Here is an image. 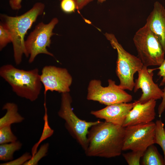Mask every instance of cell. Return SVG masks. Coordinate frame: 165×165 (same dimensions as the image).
Listing matches in <instances>:
<instances>
[{
  "mask_svg": "<svg viewBox=\"0 0 165 165\" xmlns=\"http://www.w3.org/2000/svg\"><path fill=\"white\" fill-rule=\"evenodd\" d=\"M125 127L109 122H100L89 129L84 150L89 157L106 158L120 156L123 151Z\"/></svg>",
  "mask_w": 165,
  "mask_h": 165,
  "instance_id": "obj_1",
  "label": "cell"
},
{
  "mask_svg": "<svg viewBox=\"0 0 165 165\" xmlns=\"http://www.w3.org/2000/svg\"><path fill=\"white\" fill-rule=\"evenodd\" d=\"M45 8L44 4L38 2L31 9L20 16H13L1 14L2 22L12 35L14 58L17 65L21 63L23 54L27 57L25 47V36L38 16L43 13Z\"/></svg>",
  "mask_w": 165,
  "mask_h": 165,
  "instance_id": "obj_2",
  "label": "cell"
},
{
  "mask_svg": "<svg viewBox=\"0 0 165 165\" xmlns=\"http://www.w3.org/2000/svg\"><path fill=\"white\" fill-rule=\"evenodd\" d=\"M0 76L19 97L31 101L38 98L42 86L38 68L27 71L7 64L1 67Z\"/></svg>",
  "mask_w": 165,
  "mask_h": 165,
  "instance_id": "obj_3",
  "label": "cell"
},
{
  "mask_svg": "<svg viewBox=\"0 0 165 165\" xmlns=\"http://www.w3.org/2000/svg\"><path fill=\"white\" fill-rule=\"evenodd\" d=\"M105 35L117 51L116 72L120 81L119 85L124 90L132 91L134 86V75L142 68L143 64L138 57L123 48L113 34L106 33Z\"/></svg>",
  "mask_w": 165,
  "mask_h": 165,
  "instance_id": "obj_4",
  "label": "cell"
},
{
  "mask_svg": "<svg viewBox=\"0 0 165 165\" xmlns=\"http://www.w3.org/2000/svg\"><path fill=\"white\" fill-rule=\"evenodd\" d=\"M133 40L138 57L144 65L160 66L165 60L161 44L146 24L137 31Z\"/></svg>",
  "mask_w": 165,
  "mask_h": 165,
  "instance_id": "obj_5",
  "label": "cell"
},
{
  "mask_svg": "<svg viewBox=\"0 0 165 165\" xmlns=\"http://www.w3.org/2000/svg\"><path fill=\"white\" fill-rule=\"evenodd\" d=\"M72 97L69 93H62L58 116L65 121V126L72 136L84 150L87 143L88 130L100 121L88 122L79 118L74 113L71 106Z\"/></svg>",
  "mask_w": 165,
  "mask_h": 165,
  "instance_id": "obj_6",
  "label": "cell"
},
{
  "mask_svg": "<svg viewBox=\"0 0 165 165\" xmlns=\"http://www.w3.org/2000/svg\"><path fill=\"white\" fill-rule=\"evenodd\" d=\"M58 22V19L57 18H53L48 24L41 22L30 33L25 41L27 57H29V63H32L37 55L40 54L54 57L52 53L48 51L47 47H50L51 38L55 34L53 30Z\"/></svg>",
  "mask_w": 165,
  "mask_h": 165,
  "instance_id": "obj_7",
  "label": "cell"
},
{
  "mask_svg": "<svg viewBox=\"0 0 165 165\" xmlns=\"http://www.w3.org/2000/svg\"><path fill=\"white\" fill-rule=\"evenodd\" d=\"M108 82V86L103 87L100 80H91L88 88L87 99L97 101L106 105L128 103L132 100V96L116 84L115 81L109 79Z\"/></svg>",
  "mask_w": 165,
  "mask_h": 165,
  "instance_id": "obj_8",
  "label": "cell"
},
{
  "mask_svg": "<svg viewBox=\"0 0 165 165\" xmlns=\"http://www.w3.org/2000/svg\"><path fill=\"white\" fill-rule=\"evenodd\" d=\"M156 125L152 121L125 127L123 151L145 152L155 144Z\"/></svg>",
  "mask_w": 165,
  "mask_h": 165,
  "instance_id": "obj_9",
  "label": "cell"
},
{
  "mask_svg": "<svg viewBox=\"0 0 165 165\" xmlns=\"http://www.w3.org/2000/svg\"><path fill=\"white\" fill-rule=\"evenodd\" d=\"M41 82L44 87V96L48 91L60 93H69L72 79L65 68L53 65H46L40 75Z\"/></svg>",
  "mask_w": 165,
  "mask_h": 165,
  "instance_id": "obj_10",
  "label": "cell"
},
{
  "mask_svg": "<svg viewBox=\"0 0 165 165\" xmlns=\"http://www.w3.org/2000/svg\"><path fill=\"white\" fill-rule=\"evenodd\" d=\"M144 65L138 72V78L135 80L134 88L135 93L139 89H141L142 93L138 100L139 102L143 103L154 99L157 100L162 98L163 90L153 80L154 69H149Z\"/></svg>",
  "mask_w": 165,
  "mask_h": 165,
  "instance_id": "obj_11",
  "label": "cell"
},
{
  "mask_svg": "<svg viewBox=\"0 0 165 165\" xmlns=\"http://www.w3.org/2000/svg\"><path fill=\"white\" fill-rule=\"evenodd\" d=\"M138 101L134 102L120 103L107 105L102 109L92 111L91 114L96 117L105 121L123 126L126 117L130 111Z\"/></svg>",
  "mask_w": 165,
  "mask_h": 165,
  "instance_id": "obj_12",
  "label": "cell"
},
{
  "mask_svg": "<svg viewBox=\"0 0 165 165\" xmlns=\"http://www.w3.org/2000/svg\"><path fill=\"white\" fill-rule=\"evenodd\" d=\"M156 100L154 99L143 103L138 102L128 113L123 127H125L152 122L156 116Z\"/></svg>",
  "mask_w": 165,
  "mask_h": 165,
  "instance_id": "obj_13",
  "label": "cell"
},
{
  "mask_svg": "<svg viewBox=\"0 0 165 165\" xmlns=\"http://www.w3.org/2000/svg\"><path fill=\"white\" fill-rule=\"evenodd\" d=\"M145 24L158 39L165 53V8L158 2L154 3Z\"/></svg>",
  "mask_w": 165,
  "mask_h": 165,
  "instance_id": "obj_14",
  "label": "cell"
},
{
  "mask_svg": "<svg viewBox=\"0 0 165 165\" xmlns=\"http://www.w3.org/2000/svg\"><path fill=\"white\" fill-rule=\"evenodd\" d=\"M2 109L6 110V112L0 119V128L13 123H20L24 120V118L18 112V106L15 103H6L3 105Z\"/></svg>",
  "mask_w": 165,
  "mask_h": 165,
  "instance_id": "obj_15",
  "label": "cell"
},
{
  "mask_svg": "<svg viewBox=\"0 0 165 165\" xmlns=\"http://www.w3.org/2000/svg\"><path fill=\"white\" fill-rule=\"evenodd\" d=\"M142 157V165H164V158L160 154L156 147L153 144L150 145L147 148L144 152Z\"/></svg>",
  "mask_w": 165,
  "mask_h": 165,
  "instance_id": "obj_16",
  "label": "cell"
},
{
  "mask_svg": "<svg viewBox=\"0 0 165 165\" xmlns=\"http://www.w3.org/2000/svg\"><path fill=\"white\" fill-rule=\"evenodd\" d=\"M22 144L19 141L0 145V160L8 162L13 160L15 152L21 148Z\"/></svg>",
  "mask_w": 165,
  "mask_h": 165,
  "instance_id": "obj_17",
  "label": "cell"
},
{
  "mask_svg": "<svg viewBox=\"0 0 165 165\" xmlns=\"http://www.w3.org/2000/svg\"><path fill=\"white\" fill-rule=\"evenodd\" d=\"M44 106L45 109V113L43 117L44 125L43 131L38 141L34 145L31 149V153L32 156H34L37 152L38 148L41 143L47 138L50 137L54 133L53 130L51 128L49 124L46 97H45Z\"/></svg>",
  "mask_w": 165,
  "mask_h": 165,
  "instance_id": "obj_18",
  "label": "cell"
},
{
  "mask_svg": "<svg viewBox=\"0 0 165 165\" xmlns=\"http://www.w3.org/2000/svg\"><path fill=\"white\" fill-rule=\"evenodd\" d=\"M155 144L159 145L162 148L164 155V164L165 165V129L164 124L161 120L156 122Z\"/></svg>",
  "mask_w": 165,
  "mask_h": 165,
  "instance_id": "obj_19",
  "label": "cell"
},
{
  "mask_svg": "<svg viewBox=\"0 0 165 165\" xmlns=\"http://www.w3.org/2000/svg\"><path fill=\"white\" fill-rule=\"evenodd\" d=\"M17 139L12 131L11 125L0 128V144L15 142Z\"/></svg>",
  "mask_w": 165,
  "mask_h": 165,
  "instance_id": "obj_20",
  "label": "cell"
},
{
  "mask_svg": "<svg viewBox=\"0 0 165 165\" xmlns=\"http://www.w3.org/2000/svg\"><path fill=\"white\" fill-rule=\"evenodd\" d=\"M49 144L46 143L42 145L38 151L32 158L25 162L23 165H37L39 160L46 156L48 152Z\"/></svg>",
  "mask_w": 165,
  "mask_h": 165,
  "instance_id": "obj_21",
  "label": "cell"
},
{
  "mask_svg": "<svg viewBox=\"0 0 165 165\" xmlns=\"http://www.w3.org/2000/svg\"><path fill=\"white\" fill-rule=\"evenodd\" d=\"M11 34L6 26L1 22L0 24V50H2L7 44L12 42Z\"/></svg>",
  "mask_w": 165,
  "mask_h": 165,
  "instance_id": "obj_22",
  "label": "cell"
},
{
  "mask_svg": "<svg viewBox=\"0 0 165 165\" xmlns=\"http://www.w3.org/2000/svg\"><path fill=\"white\" fill-rule=\"evenodd\" d=\"M144 152L140 151H132V152L124 153L123 156L129 165H140V160Z\"/></svg>",
  "mask_w": 165,
  "mask_h": 165,
  "instance_id": "obj_23",
  "label": "cell"
},
{
  "mask_svg": "<svg viewBox=\"0 0 165 165\" xmlns=\"http://www.w3.org/2000/svg\"><path fill=\"white\" fill-rule=\"evenodd\" d=\"M32 155L28 152H25L18 158L0 164V165H22L30 160Z\"/></svg>",
  "mask_w": 165,
  "mask_h": 165,
  "instance_id": "obj_24",
  "label": "cell"
},
{
  "mask_svg": "<svg viewBox=\"0 0 165 165\" xmlns=\"http://www.w3.org/2000/svg\"><path fill=\"white\" fill-rule=\"evenodd\" d=\"M62 10L66 13H70L76 9V2L74 0H62L60 4Z\"/></svg>",
  "mask_w": 165,
  "mask_h": 165,
  "instance_id": "obj_25",
  "label": "cell"
},
{
  "mask_svg": "<svg viewBox=\"0 0 165 165\" xmlns=\"http://www.w3.org/2000/svg\"><path fill=\"white\" fill-rule=\"evenodd\" d=\"M157 69L159 70L158 75L162 78L160 86H162L165 84V60Z\"/></svg>",
  "mask_w": 165,
  "mask_h": 165,
  "instance_id": "obj_26",
  "label": "cell"
},
{
  "mask_svg": "<svg viewBox=\"0 0 165 165\" xmlns=\"http://www.w3.org/2000/svg\"><path fill=\"white\" fill-rule=\"evenodd\" d=\"M22 0H9V4L11 8L14 10H18L21 8Z\"/></svg>",
  "mask_w": 165,
  "mask_h": 165,
  "instance_id": "obj_27",
  "label": "cell"
},
{
  "mask_svg": "<svg viewBox=\"0 0 165 165\" xmlns=\"http://www.w3.org/2000/svg\"><path fill=\"white\" fill-rule=\"evenodd\" d=\"M163 90V95L162 98V101L158 108V114L160 117H161L162 114L165 110V86Z\"/></svg>",
  "mask_w": 165,
  "mask_h": 165,
  "instance_id": "obj_28",
  "label": "cell"
},
{
  "mask_svg": "<svg viewBox=\"0 0 165 165\" xmlns=\"http://www.w3.org/2000/svg\"><path fill=\"white\" fill-rule=\"evenodd\" d=\"M93 0H76V9L80 10Z\"/></svg>",
  "mask_w": 165,
  "mask_h": 165,
  "instance_id": "obj_29",
  "label": "cell"
},
{
  "mask_svg": "<svg viewBox=\"0 0 165 165\" xmlns=\"http://www.w3.org/2000/svg\"><path fill=\"white\" fill-rule=\"evenodd\" d=\"M59 0L60 1H61L62 0ZM75 0V1L76 2V0Z\"/></svg>",
  "mask_w": 165,
  "mask_h": 165,
  "instance_id": "obj_30",
  "label": "cell"
}]
</instances>
